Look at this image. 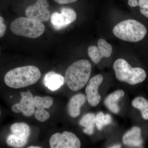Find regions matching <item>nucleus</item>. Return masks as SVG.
Wrapping results in <instances>:
<instances>
[{
    "instance_id": "5",
    "label": "nucleus",
    "mask_w": 148,
    "mask_h": 148,
    "mask_svg": "<svg viewBox=\"0 0 148 148\" xmlns=\"http://www.w3.org/2000/svg\"><path fill=\"white\" fill-rule=\"evenodd\" d=\"M113 68L119 80L132 85L143 82L147 77L145 70L140 68H132L127 61L122 58L115 61Z\"/></svg>"
},
{
    "instance_id": "10",
    "label": "nucleus",
    "mask_w": 148,
    "mask_h": 148,
    "mask_svg": "<svg viewBox=\"0 0 148 148\" xmlns=\"http://www.w3.org/2000/svg\"><path fill=\"white\" fill-rule=\"evenodd\" d=\"M21 98L20 103L14 104L12 107L14 112H22L24 116H32L36 112L33 94L29 90L27 92H20Z\"/></svg>"
},
{
    "instance_id": "30",
    "label": "nucleus",
    "mask_w": 148,
    "mask_h": 148,
    "mask_svg": "<svg viewBox=\"0 0 148 148\" xmlns=\"http://www.w3.org/2000/svg\"><path fill=\"white\" fill-rule=\"evenodd\" d=\"M1 110H0V116H1Z\"/></svg>"
},
{
    "instance_id": "27",
    "label": "nucleus",
    "mask_w": 148,
    "mask_h": 148,
    "mask_svg": "<svg viewBox=\"0 0 148 148\" xmlns=\"http://www.w3.org/2000/svg\"><path fill=\"white\" fill-rule=\"evenodd\" d=\"M121 145H114L113 146H112V147H110V148H121Z\"/></svg>"
},
{
    "instance_id": "20",
    "label": "nucleus",
    "mask_w": 148,
    "mask_h": 148,
    "mask_svg": "<svg viewBox=\"0 0 148 148\" xmlns=\"http://www.w3.org/2000/svg\"><path fill=\"white\" fill-rule=\"evenodd\" d=\"M132 106L140 110L141 112L145 110L148 108V101L143 97H138L132 101Z\"/></svg>"
},
{
    "instance_id": "4",
    "label": "nucleus",
    "mask_w": 148,
    "mask_h": 148,
    "mask_svg": "<svg viewBox=\"0 0 148 148\" xmlns=\"http://www.w3.org/2000/svg\"><path fill=\"white\" fill-rule=\"evenodd\" d=\"M10 28L14 34L29 38L41 36L45 29L42 23L27 17L16 18L12 22Z\"/></svg>"
},
{
    "instance_id": "21",
    "label": "nucleus",
    "mask_w": 148,
    "mask_h": 148,
    "mask_svg": "<svg viewBox=\"0 0 148 148\" xmlns=\"http://www.w3.org/2000/svg\"><path fill=\"white\" fill-rule=\"evenodd\" d=\"M35 117L38 121L44 122L50 117L49 113L45 109H37L35 113Z\"/></svg>"
},
{
    "instance_id": "6",
    "label": "nucleus",
    "mask_w": 148,
    "mask_h": 148,
    "mask_svg": "<svg viewBox=\"0 0 148 148\" xmlns=\"http://www.w3.org/2000/svg\"><path fill=\"white\" fill-rule=\"evenodd\" d=\"M10 129L12 133L7 138L8 145L14 148L25 147L31 133L29 125L24 123H16L12 125Z\"/></svg>"
},
{
    "instance_id": "25",
    "label": "nucleus",
    "mask_w": 148,
    "mask_h": 148,
    "mask_svg": "<svg viewBox=\"0 0 148 148\" xmlns=\"http://www.w3.org/2000/svg\"><path fill=\"white\" fill-rule=\"evenodd\" d=\"M128 4L131 7H135L139 5L138 0H128Z\"/></svg>"
},
{
    "instance_id": "3",
    "label": "nucleus",
    "mask_w": 148,
    "mask_h": 148,
    "mask_svg": "<svg viewBox=\"0 0 148 148\" xmlns=\"http://www.w3.org/2000/svg\"><path fill=\"white\" fill-rule=\"evenodd\" d=\"M147 33L146 27L142 23L133 19L121 21L116 24L113 29V33L115 36L129 42L140 41L144 38Z\"/></svg>"
},
{
    "instance_id": "19",
    "label": "nucleus",
    "mask_w": 148,
    "mask_h": 148,
    "mask_svg": "<svg viewBox=\"0 0 148 148\" xmlns=\"http://www.w3.org/2000/svg\"><path fill=\"white\" fill-rule=\"evenodd\" d=\"M112 122V118L109 114H104L102 112L98 113L95 118V123L99 130H101L103 126L110 124Z\"/></svg>"
},
{
    "instance_id": "11",
    "label": "nucleus",
    "mask_w": 148,
    "mask_h": 148,
    "mask_svg": "<svg viewBox=\"0 0 148 148\" xmlns=\"http://www.w3.org/2000/svg\"><path fill=\"white\" fill-rule=\"evenodd\" d=\"M112 51V46L103 39L98 41V47L90 46L88 49V56L95 64H98L102 58L110 57Z\"/></svg>"
},
{
    "instance_id": "23",
    "label": "nucleus",
    "mask_w": 148,
    "mask_h": 148,
    "mask_svg": "<svg viewBox=\"0 0 148 148\" xmlns=\"http://www.w3.org/2000/svg\"><path fill=\"white\" fill-rule=\"evenodd\" d=\"M54 1L59 4H66L71 3L77 1L78 0H54Z\"/></svg>"
},
{
    "instance_id": "22",
    "label": "nucleus",
    "mask_w": 148,
    "mask_h": 148,
    "mask_svg": "<svg viewBox=\"0 0 148 148\" xmlns=\"http://www.w3.org/2000/svg\"><path fill=\"white\" fill-rule=\"evenodd\" d=\"M139 5L141 13L148 18V0H139Z\"/></svg>"
},
{
    "instance_id": "7",
    "label": "nucleus",
    "mask_w": 148,
    "mask_h": 148,
    "mask_svg": "<svg viewBox=\"0 0 148 148\" xmlns=\"http://www.w3.org/2000/svg\"><path fill=\"white\" fill-rule=\"evenodd\" d=\"M49 143L51 148H79L81 147L79 139L73 133L68 131L53 134L49 139Z\"/></svg>"
},
{
    "instance_id": "8",
    "label": "nucleus",
    "mask_w": 148,
    "mask_h": 148,
    "mask_svg": "<svg viewBox=\"0 0 148 148\" xmlns=\"http://www.w3.org/2000/svg\"><path fill=\"white\" fill-rule=\"evenodd\" d=\"M25 14L28 18L42 23L47 22L51 16L48 2L47 0H37L34 4L27 8Z\"/></svg>"
},
{
    "instance_id": "26",
    "label": "nucleus",
    "mask_w": 148,
    "mask_h": 148,
    "mask_svg": "<svg viewBox=\"0 0 148 148\" xmlns=\"http://www.w3.org/2000/svg\"><path fill=\"white\" fill-rule=\"evenodd\" d=\"M142 113V115L143 118L145 120H148V108L146 109L145 110L141 112Z\"/></svg>"
},
{
    "instance_id": "14",
    "label": "nucleus",
    "mask_w": 148,
    "mask_h": 148,
    "mask_svg": "<svg viewBox=\"0 0 148 148\" xmlns=\"http://www.w3.org/2000/svg\"><path fill=\"white\" fill-rule=\"evenodd\" d=\"M141 134L142 131L140 127L134 126L125 134L123 138V142L127 145L140 147L143 143Z\"/></svg>"
},
{
    "instance_id": "13",
    "label": "nucleus",
    "mask_w": 148,
    "mask_h": 148,
    "mask_svg": "<svg viewBox=\"0 0 148 148\" xmlns=\"http://www.w3.org/2000/svg\"><path fill=\"white\" fill-rule=\"evenodd\" d=\"M65 81L64 77L55 72H48L45 76L43 84L51 91H56L61 88Z\"/></svg>"
},
{
    "instance_id": "2",
    "label": "nucleus",
    "mask_w": 148,
    "mask_h": 148,
    "mask_svg": "<svg viewBox=\"0 0 148 148\" xmlns=\"http://www.w3.org/2000/svg\"><path fill=\"white\" fill-rule=\"evenodd\" d=\"M91 64L86 60H79L71 64L66 70L65 80L71 90L78 91L87 84L91 72Z\"/></svg>"
},
{
    "instance_id": "28",
    "label": "nucleus",
    "mask_w": 148,
    "mask_h": 148,
    "mask_svg": "<svg viewBox=\"0 0 148 148\" xmlns=\"http://www.w3.org/2000/svg\"><path fill=\"white\" fill-rule=\"evenodd\" d=\"M41 147H38V146H30L28 147V148H41Z\"/></svg>"
},
{
    "instance_id": "9",
    "label": "nucleus",
    "mask_w": 148,
    "mask_h": 148,
    "mask_svg": "<svg viewBox=\"0 0 148 148\" xmlns=\"http://www.w3.org/2000/svg\"><path fill=\"white\" fill-rule=\"evenodd\" d=\"M50 18L53 28L56 30H61L75 21L77 14L71 8H63L61 9V13L53 12Z\"/></svg>"
},
{
    "instance_id": "12",
    "label": "nucleus",
    "mask_w": 148,
    "mask_h": 148,
    "mask_svg": "<svg viewBox=\"0 0 148 148\" xmlns=\"http://www.w3.org/2000/svg\"><path fill=\"white\" fill-rule=\"evenodd\" d=\"M103 79L102 75H96L90 80L86 88V99L92 107H96L101 101V96L98 90Z\"/></svg>"
},
{
    "instance_id": "17",
    "label": "nucleus",
    "mask_w": 148,
    "mask_h": 148,
    "mask_svg": "<svg viewBox=\"0 0 148 148\" xmlns=\"http://www.w3.org/2000/svg\"><path fill=\"white\" fill-rule=\"evenodd\" d=\"M95 116L92 113L85 115L79 121V124L84 127L83 132L85 134L91 135L94 132L95 124Z\"/></svg>"
},
{
    "instance_id": "1",
    "label": "nucleus",
    "mask_w": 148,
    "mask_h": 148,
    "mask_svg": "<svg viewBox=\"0 0 148 148\" xmlns=\"http://www.w3.org/2000/svg\"><path fill=\"white\" fill-rule=\"evenodd\" d=\"M41 76L37 67L28 66L18 67L11 70L4 77L5 84L9 87L20 88L36 84Z\"/></svg>"
},
{
    "instance_id": "15",
    "label": "nucleus",
    "mask_w": 148,
    "mask_h": 148,
    "mask_svg": "<svg viewBox=\"0 0 148 148\" xmlns=\"http://www.w3.org/2000/svg\"><path fill=\"white\" fill-rule=\"evenodd\" d=\"M86 100V97L82 94H77L72 97L68 104V112L70 116L76 118L79 115L81 108Z\"/></svg>"
},
{
    "instance_id": "16",
    "label": "nucleus",
    "mask_w": 148,
    "mask_h": 148,
    "mask_svg": "<svg viewBox=\"0 0 148 148\" xmlns=\"http://www.w3.org/2000/svg\"><path fill=\"white\" fill-rule=\"evenodd\" d=\"M123 90H116L110 94L105 99L104 103L106 107L114 114H118L120 111L118 102L124 95Z\"/></svg>"
},
{
    "instance_id": "18",
    "label": "nucleus",
    "mask_w": 148,
    "mask_h": 148,
    "mask_svg": "<svg viewBox=\"0 0 148 148\" xmlns=\"http://www.w3.org/2000/svg\"><path fill=\"white\" fill-rule=\"evenodd\" d=\"M34 103L37 109L49 108L53 105V99L49 96H36L34 98Z\"/></svg>"
},
{
    "instance_id": "24",
    "label": "nucleus",
    "mask_w": 148,
    "mask_h": 148,
    "mask_svg": "<svg viewBox=\"0 0 148 148\" xmlns=\"http://www.w3.org/2000/svg\"><path fill=\"white\" fill-rule=\"evenodd\" d=\"M6 30V26L3 23H0V37L4 35Z\"/></svg>"
},
{
    "instance_id": "29",
    "label": "nucleus",
    "mask_w": 148,
    "mask_h": 148,
    "mask_svg": "<svg viewBox=\"0 0 148 148\" xmlns=\"http://www.w3.org/2000/svg\"><path fill=\"white\" fill-rule=\"evenodd\" d=\"M4 19L2 17L0 16V23H3Z\"/></svg>"
}]
</instances>
